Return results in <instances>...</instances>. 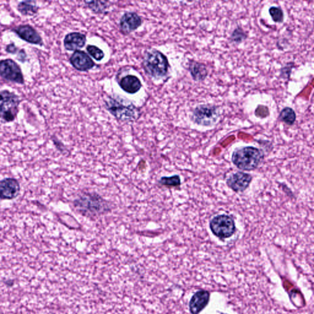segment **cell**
I'll list each match as a JSON object with an SVG mask.
<instances>
[{"label": "cell", "instance_id": "7", "mask_svg": "<svg viewBox=\"0 0 314 314\" xmlns=\"http://www.w3.org/2000/svg\"><path fill=\"white\" fill-rule=\"evenodd\" d=\"M210 227L213 235L221 240L232 237L236 232L235 221L226 215L214 217L210 221Z\"/></svg>", "mask_w": 314, "mask_h": 314}, {"label": "cell", "instance_id": "3", "mask_svg": "<svg viewBox=\"0 0 314 314\" xmlns=\"http://www.w3.org/2000/svg\"><path fill=\"white\" fill-rule=\"evenodd\" d=\"M143 66L146 73L156 79L165 77L169 68L167 57L156 49H152L146 53Z\"/></svg>", "mask_w": 314, "mask_h": 314}, {"label": "cell", "instance_id": "5", "mask_svg": "<svg viewBox=\"0 0 314 314\" xmlns=\"http://www.w3.org/2000/svg\"><path fill=\"white\" fill-rule=\"evenodd\" d=\"M221 116V108L218 106L199 104L192 111L191 120L198 126L211 127L218 123Z\"/></svg>", "mask_w": 314, "mask_h": 314}, {"label": "cell", "instance_id": "18", "mask_svg": "<svg viewBox=\"0 0 314 314\" xmlns=\"http://www.w3.org/2000/svg\"><path fill=\"white\" fill-rule=\"evenodd\" d=\"M279 118L280 121L289 126L294 125L296 120L295 111L290 107H285L280 111Z\"/></svg>", "mask_w": 314, "mask_h": 314}, {"label": "cell", "instance_id": "14", "mask_svg": "<svg viewBox=\"0 0 314 314\" xmlns=\"http://www.w3.org/2000/svg\"><path fill=\"white\" fill-rule=\"evenodd\" d=\"M15 32L22 40L28 43L37 44V45H40V44L42 45L43 44L42 38L40 35L33 27L29 26V25L18 27L16 29Z\"/></svg>", "mask_w": 314, "mask_h": 314}, {"label": "cell", "instance_id": "20", "mask_svg": "<svg viewBox=\"0 0 314 314\" xmlns=\"http://www.w3.org/2000/svg\"><path fill=\"white\" fill-rule=\"evenodd\" d=\"M248 35L240 27H238L230 36V40L233 43L240 44L245 41Z\"/></svg>", "mask_w": 314, "mask_h": 314}, {"label": "cell", "instance_id": "8", "mask_svg": "<svg viewBox=\"0 0 314 314\" xmlns=\"http://www.w3.org/2000/svg\"><path fill=\"white\" fill-rule=\"evenodd\" d=\"M0 76L9 81L23 84L24 79L21 68L15 61L7 59L0 61Z\"/></svg>", "mask_w": 314, "mask_h": 314}, {"label": "cell", "instance_id": "16", "mask_svg": "<svg viewBox=\"0 0 314 314\" xmlns=\"http://www.w3.org/2000/svg\"><path fill=\"white\" fill-rule=\"evenodd\" d=\"M119 85L122 90L130 94L137 93L142 87L140 79L133 75H127L122 77L119 82Z\"/></svg>", "mask_w": 314, "mask_h": 314}, {"label": "cell", "instance_id": "24", "mask_svg": "<svg viewBox=\"0 0 314 314\" xmlns=\"http://www.w3.org/2000/svg\"><path fill=\"white\" fill-rule=\"evenodd\" d=\"M87 51L97 61L101 60L104 57L103 51L95 46L88 45L87 47Z\"/></svg>", "mask_w": 314, "mask_h": 314}, {"label": "cell", "instance_id": "6", "mask_svg": "<svg viewBox=\"0 0 314 314\" xmlns=\"http://www.w3.org/2000/svg\"><path fill=\"white\" fill-rule=\"evenodd\" d=\"M20 100L16 94L8 90L0 91V119L12 122L19 113Z\"/></svg>", "mask_w": 314, "mask_h": 314}, {"label": "cell", "instance_id": "11", "mask_svg": "<svg viewBox=\"0 0 314 314\" xmlns=\"http://www.w3.org/2000/svg\"><path fill=\"white\" fill-rule=\"evenodd\" d=\"M69 61L71 65L79 71H87L95 66L93 60L85 52L79 50L73 53Z\"/></svg>", "mask_w": 314, "mask_h": 314}, {"label": "cell", "instance_id": "10", "mask_svg": "<svg viewBox=\"0 0 314 314\" xmlns=\"http://www.w3.org/2000/svg\"><path fill=\"white\" fill-rule=\"evenodd\" d=\"M141 17L135 12H127L122 16L120 24L121 32L125 35L130 34L141 26Z\"/></svg>", "mask_w": 314, "mask_h": 314}, {"label": "cell", "instance_id": "22", "mask_svg": "<svg viewBox=\"0 0 314 314\" xmlns=\"http://www.w3.org/2000/svg\"><path fill=\"white\" fill-rule=\"evenodd\" d=\"M159 183L166 187H177L181 184V180L178 175H174L170 177H163L160 179Z\"/></svg>", "mask_w": 314, "mask_h": 314}, {"label": "cell", "instance_id": "12", "mask_svg": "<svg viewBox=\"0 0 314 314\" xmlns=\"http://www.w3.org/2000/svg\"><path fill=\"white\" fill-rule=\"evenodd\" d=\"M20 186L16 179H6L0 181V198L12 199L18 195Z\"/></svg>", "mask_w": 314, "mask_h": 314}, {"label": "cell", "instance_id": "21", "mask_svg": "<svg viewBox=\"0 0 314 314\" xmlns=\"http://www.w3.org/2000/svg\"><path fill=\"white\" fill-rule=\"evenodd\" d=\"M85 4L93 13L96 14L103 13L110 6L106 2H85Z\"/></svg>", "mask_w": 314, "mask_h": 314}, {"label": "cell", "instance_id": "19", "mask_svg": "<svg viewBox=\"0 0 314 314\" xmlns=\"http://www.w3.org/2000/svg\"><path fill=\"white\" fill-rule=\"evenodd\" d=\"M18 10L22 15L31 16L37 12L38 8L36 7L35 2H24L19 5Z\"/></svg>", "mask_w": 314, "mask_h": 314}, {"label": "cell", "instance_id": "15", "mask_svg": "<svg viewBox=\"0 0 314 314\" xmlns=\"http://www.w3.org/2000/svg\"><path fill=\"white\" fill-rule=\"evenodd\" d=\"M86 41V36L82 33H71L64 39V46L68 51H77L85 46Z\"/></svg>", "mask_w": 314, "mask_h": 314}, {"label": "cell", "instance_id": "23", "mask_svg": "<svg viewBox=\"0 0 314 314\" xmlns=\"http://www.w3.org/2000/svg\"><path fill=\"white\" fill-rule=\"evenodd\" d=\"M272 21L276 23H282L284 21V13L281 8L279 7H271L269 9Z\"/></svg>", "mask_w": 314, "mask_h": 314}, {"label": "cell", "instance_id": "2", "mask_svg": "<svg viewBox=\"0 0 314 314\" xmlns=\"http://www.w3.org/2000/svg\"><path fill=\"white\" fill-rule=\"evenodd\" d=\"M262 150L253 146L238 147L233 152L232 162L238 169L243 171H254L264 159Z\"/></svg>", "mask_w": 314, "mask_h": 314}, {"label": "cell", "instance_id": "17", "mask_svg": "<svg viewBox=\"0 0 314 314\" xmlns=\"http://www.w3.org/2000/svg\"><path fill=\"white\" fill-rule=\"evenodd\" d=\"M188 70L194 81H204L208 76L207 68L204 63L191 62L189 65Z\"/></svg>", "mask_w": 314, "mask_h": 314}, {"label": "cell", "instance_id": "13", "mask_svg": "<svg viewBox=\"0 0 314 314\" xmlns=\"http://www.w3.org/2000/svg\"><path fill=\"white\" fill-rule=\"evenodd\" d=\"M210 294L207 291H199L191 298L189 307L192 314H198L210 301Z\"/></svg>", "mask_w": 314, "mask_h": 314}, {"label": "cell", "instance_id": "9", "mask_svg": "<svg viewBox=\"0 0 314 314\" xmlns=\"http://www.w3.org/2000/svg\"><path fill=\"white\" fill-rule=\"evenodd\" d=\"M252 180V176L248 173L239 171L231 174L228 177L226 183L228 187L235 192H243L249 187Z\"/></svg>", "mask_w": 314, "mask_h": 314}, {"label": "cell", "instance_id": "1", "mask_svg": "<svg viewBox=\"0 0 314 314\" xmlns=\"http://www.w3.org/2000/svg\"><path fill=\"white\" fill-rule=\"evenodd\" d=\"M74 205L80 215L93 218L110 212L111 207L109 202L102 198L98 194L83 193L74 200Z\"/></svg>", "mask_w": 314, "mask_h": 314}, {"label": "cell", "instance_id": "4", "mask_svg": "<svg viewBox=\"0 0 314 314\" xmlns=\"http://www.w3.org/2000/svg\"><path fill=\"white\" fill-rule=\"evenodd\" d=\"M107 110L118 120L121 122H133L140 117V110L131 102L127 103L124 100L110 97L105 101Z\"/></svg>", "mask_w": 314, "mask_h": 314}]
</instances>
